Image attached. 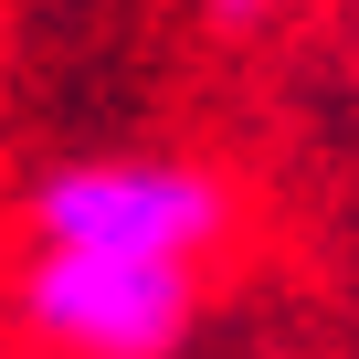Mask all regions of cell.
I'll list each match as a JSON object with an SVG mask.
<instances>
[{
    "label": "cell",
    "mask_w": 359,
    "mask_h": 359,
    "mask_svg": "<svg viewBox=\"0 0 359 359\" xmlns=\"http://www.w3.org/2000/svg\"><path fill=\"white\" fill-rule=\"evenodd\" d=\"M243 222L233 169L180 148H95L22 180V243L43 254H116V264H180L201 275Z\"/></svg>",
    "instance_id": "obj_1"
},
{
    "label": "cell",
    "mask_w": 359,
    "mask_h": 359,
    "mask_svg": "<svg viewBox=\"0 0 359 359\" xmlns=\"http://www.w3.org/2000/svg\"><path fill=\"white\" fill-rule=\"evenodd\" d=\"M11 327H22L43 359H180V348H191V327H201V275L22 243Z\"/></svg>",
    "instance_id": "obj_2"
}]
</instances>
